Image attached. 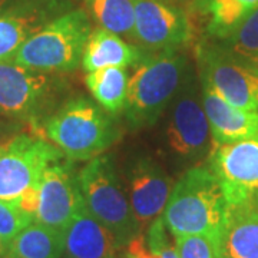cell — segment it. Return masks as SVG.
<instances>
[{
  "label": "cell",
  "instance_id": "6da1fadb",
  "mask_svg": "<svg viewBox=\"0 0 258 258\" xmlns=\"http://www.w3.org/2000/svg\"><path fill=\"white\" fill-rule=\"evenodd\" d=\"M227 201L218 179L210 168H192L174 185L162 220L176 235H203L214 251L221 234Z\"/></svg>",
  "mask_w": 258,
  "mask_h": 258
},
{
  "label": "cell",
  "instance_id": "7a4b0ae2",
  "mask_svg": "<svg viewBox=\"0 0 258 258\" xmlns=\"http://www.w3.org/2000/svg\"><path fill=\"white\" fill-rule=\"evenodd\" d=\"M63 154L45 139L18 134L0 147V200L35 217L39 186L49 166Z\"/></svg>",
  "mask_w": 258,
  "mask_h": 258
},
{
  "label": "cell",
  "instance_id": "3957f363",
  "mask_svg": "<svg viewBox=\"0 0 258 258\" xmlns=\"http://www.w3.org/2000/svg\"><path fill=\"white\" fill-rule=\"evenodd\" d=\"M45 134L64 157L91 161L119 138V131L98 105L85 98L63 103L45 122Z\"/></svg>",
  "mask_w": 258,
  "mask_h": 258
},
{
  "label": "cell",
  "instance_id": "277c9868",
  "mask_svg": "<svg viewBox=\"0 0 258 258\" xmlns=\"http://www.w3.org/2000/svg\"><path fill=\"white\" fill-rule=\"evenodd\" d=\"M91 32V20L85 10L68 12L33 33L12 60L46 74L71 72L82 63Z\"/></svg>",
  "mask_w": 258,
  "mask_h": 258
},
{
  "label": "cell",
  "instance_id": "5b68a950",
  "mask_svg": "<svg viewBox=\"0 0 258 258\" xmlns=\"http://www.w3.org/2000/svg\"><path fill=\"white\" fill-rule=\"evenodd\" d=\"M186 60L175 50L148 56L129 78L125 115L132 128L154 125L175 98L184 79Z\"/></svg>",
  "mask_w": 258,
  "mask_h": 258
},
{
  "label": "cell",
  "instance_id": "8992f818",
  "mask_svg": "<svg viewBox=\"0 0 258 258\" xmlns=\"http://www.w3.org/2000/svg\"><path fill=\"white\" fill-rule=\"evenodd\" d=\"M79 184L86 208L123 247L141 234L129 197L109 155L92 158L83 166L79 171Z\"/></svg>",
  "mask_w": 258,
  "mask_h": 258
},
{
  "label": "cell",
  "instance_id": "52a82bcc",
  "mask_svg": "<svg viewBox=\"0 0 258 258\" xmlns=\"http://www.w3.org/2000/svg\"><path fill=\"white\" fill-rule=\"evenodd\" d=\"M210 171L221 185L227 205H258V135L212 148Z\"/></svg>",
  "mask_w": 258,
  "mask_h": 258
},
{
  "label": "cell",
  "instance_id": "ba28073f",
  "mask_svg": "<svg viewBox=\"0 0 258 258\" xmlns=\"http://www.w3.org/2000/svg\"><path fill=\"white\" fill-rule=\"evenodd\" d=\"M201 79L232 106L258 113V69L232 56L225 47L198 52Z\"/></svg>",
  "mask_w": 258,
  "mask_h": 258
},
{
  "label": "cell",
  "instance_id": "9c48e42d",
  "mask_svg": "<svg viewBox=\"0 0 258 258\" xmlns=\"http://www.w3.org/2000/svg\"><path fill=\"white\" fill-rule=\"evenodd\" d=\"M46 72L0 60V113L13 119H33L46 106L55 83Z\"/></svg>",
  "mask_w": 258,
  "mask_h": 258
},
{
  "label": "cell",
  "instance_id": "30bf717a",
  "mask_svg": "<svg viewBox=\"0 0 258 258\" xmlns=\"http://www.w3.org/2000/svg\"><path fill=\"white\" fill-rule=\"evenodd\" d=\"M83 205L79 174L71 162L59 159L42 176L35 221L63 232Z\"/></svg>",
  "mask_w": 258,
  "mask_h": 258
},
{
  "label": "cell",
  "instance_id": "8fae6325",
  "mask_svg": "<svg viewBox=\"0 0 258 258\" xmlns=\"http://www.w3.org/2000/svg\"><path fill=\"white\" fill-rule=\"evenodd\" d=\"M168 145L182 159H198L210 145L211 129L204 109L203 95L192 82L179 89L174 98L166 126Z\"/></svg>",
  "mask_w": 258,
  "mask_h": 258
},
{
  "label": "cell",
  "instance_id": "7c38bea8",
  "mask_svg": "<svg viewBox=\"0 0 258 258\" xmlns=\"http://www.w3.org/2000/svg\"><path fill=\"white\" fill-rule=\"evenodd\" d=\"M132 39L151 50H175L191 39V25L184 12L161 0H134Z\"/></svg>",
  "mask_w": 258,
  "mask_h": 258
},
{
  "label": "cell",
  "instance_id": "4fadbf2b",
  "mask_svg": "<svg viewBox=\"0 0 258 258\" xmlns=\"http://www.w3.org/2000/svg\"><path fill=\"white\" fill-rule=\"evenodd\" d=\"M172 181L151 158L138 159L129 171V203L141 231L164 214Z\"/></svg>",
  "mask_w": 258,
  "mask_h": 258
},
{
  "label": "cell",
  "instance_id": "5bb4252c",
  "mask_svg": "<svg viewBox=\"0 0 258 258\" xmlns=\"http://www.w3.org/2000/svg\"><path fill=\"white\" fill-rule=\"evenodd\" d=\"M63 258H118L125 248L86 205L63 231Z\"/></svg>",
  "mask_w": 258,
  "mask_h": 258
},
{
  "label": "cell",
  "instance_id": "9a60e30c",
  "mask_svg": "<svg viewBox=\"0 0 258 258\" xmlns=\"http://www.w3.org/2000/svg\"><path fill=\"white\" fill-rule=\"evenodd\" d=\"M201 95H203L204 109L211 129L214 147L257 137V112L244 111L232 106L205 81H203Z\"/></svg>",
  "mask_w": 258,
  "mask_h": 258
},
{
  "label": "cell",
  "instance_id": "2e32d148",
  "mask_svg": "<svg viewBox=\"0 0 258 258\" xmlns=\"http://www.w3.org/2000/svg\"><path fill=\"white\" fill-rule=\"evenodd\" d=\"M215 258H258V205H227Z\"/></svg>",
  "mask_w": 258,
  "mask_h": 258
},
{
  "label": "cell",
  "instance_id": "e0dca14e",
  "mask_svg": "<svg viewBox=\"0 0 258 258\" xmlns=\"http://www.w3.org/2000/svg\"><path fill=\"white\" fill-rule=\"evenodd\" d=\"M138 46L125 42L119 35L98 28L91 32L82 55L83 69L89 74L103 68H128L144 56Z\"/></svg>",
  "mask_w": 258,
  "mask_h": 258
},
{
  "label": "cell",
  "instance_id": "ac0fdd59",
  "mask_svg": "<svg viewBox=\"0 0 258 258\" xmlns=\"http://www.w3.org/2000/svg\"><path fill=\"white\" fill-rule=\"evenodd\" d=\"M45 10L16 6L0 13V60H10L33 33L46 25Z\"/></svg>",
  "mask_w": 258,
  "mask_h": 258
},
{
  "label": "cell",
  "instance_id": "d6986e66",
  "mask_svg": "<svg viewBox=\"0 0 258 258\" xmlns=\"http://www.w3.org/2000/svg\"><path fill=\"white\" fill-rule=\"evenodd\" d=\"M63 232L33 221L10 242L5 258H62Z\"/></svg>",
  "mask_w": 258,
  "mask_h": 258
},
{
  "label": "cell",
  "instance_id": "ffe728a7",
  "mask_svg": "<svg viewBox=\"0 0 258 258\" xmlns=\"http://www.w3.org/2000/svg\"><path fill=\"white\" fill-rule=\"evenodd\" d=\"M85 83L95 101L109 115H118L128 101L129 76L126 68H103L89 72Z\"/></svg>",
  "mask_w": 258,
  "mask_h": 258
},
{
  "label": "cell",
  "instance_id": "44dd1931",
  "mask_svg": "<svg viewBox=\"0 0 258 258\" xmlns=\"http://www.w3.org/2000/svg\"><path fill=\"white\" fill-rule=\"evenodd\" d=\"M85 6L99 28L119 36L132 37L135 26L134 0H85Z\"/></svg>",
  "mask_w": 258,
  "mask_h": 258
},
{
  "label": "cell",
  "instance_id": "7402d4cb",
  "mask_svg": "<svg viewBox=\"0 0 258 258\" xmlns=\"http://www.w3.org/2000/svg\"><path fill=\"white\" fill-rule=\"evenodd\" d=\"M255 9H258V0H212L205 9L211 15L208 32L224 39Z\"/></svg>",
  "mask_w": 258,
  "mask_h": 258
},
{
  "label": "cell",
  "instance_id": "603a6c76",
  "mask_svg": "<svg viewBox=\"0 0 258 258\" xmlns=\"http://www.w3.org/2000/svg\"><path fill=\"white\" fill-rule=\"evenodd\" d=\"M224 40L231 55L258 69V9L242 19Z\"/></svg>",
  "mask_w": 258,
  "mask_h": 258
},
{
  "label": "cell",
  "instance_id": "cb8c5ba5",
  "mask_svg": "<svg viewBox=\"0 0 258 258\" xmlns=\"http://www.w3.org/2000/svg\"><path fill=\"white\" fill-rule=\"evenodd\" d=\"M33 221L35 217L23 211L20 207L0 200V242L6 251L19 232H22Z\"/></svg>",
  "mask_w": 258,
  "mask_h": 258
},
{
  "label": "cell",
  "instance_id": "d4e9b609",
  "mask_svg": "<svg viewBox=\"0 0 258 258\" xmlns=\"http://www.w3.org/2000/svg\"><path fill=\"white\" fill-rule=\"evenodd\" d=\"M168 232L169 231L166 228L162 217H158L147 228L145 240H147L148 248L158 254L161 258H179L175 245L171 244Z\"/></svg>",
  "mask_w": 258,
  "mask_h": 258
},
{
  "label": "cell",
  "instance_id": "484cf974",
  "mask_svg": "<svg viewBox=\"0 0 258 258\" xmlns=\"http://www.w3.org/2000/svg\"><path fill=\"white\" fill-rule=\"evenodd\" d=\"M175 248L179 258H215L211 241L203 235H176Z\"/></svg>",
  "mask_w": 258,
  "mask_h": 258
},
{
  "label": "cell",
  "instance_id": "4316f807",
  "mask_svg": "<svg viewBox=\"0 0 258 258\" xmlns=\"http://www.w3.org/2000/svg\"><path fill=\"white\" fill-rule=\"evenodd\" d=\"M122 258H161L158 254L148 248L145 235L139 234L132 241H129L125 247Z\"/></svg>",
  "mask_w": 258,
  "mask_h": 258
},
{
  "label": "cell",
  "instance_id": "83f0119b",
  "mask_svg": "<svg viewBox=\"0 0 258 258\" xmlns=\"http://www.w3.org/2000/svg\"><path fill=\"white\" fill-rule=\"evenodd\" d=\"M9 119L10 118L0 113V147L3 144H6L10 138H13L15 135H18V134H15L18 131V126L15 123H12Z\"/></svg>",
  "mask_w": 258,
  "mask_h": 258
},
{
  "label": "cell",
  "instance_id": "f1b7e54d",
  "mask_svg": "<svg viewBox=\"0 0 258 258\" xmlns=\"http://www.w3.org/2000/svg\"><path fill=\"white\" fill-rule=\"evenodd\" d=\"M195 2H197V6H198V8H201V9L205 10L208 8V5L211 3L212 0H195Z\"/></svg>",
  "mask_w": 258,
  "mask_h": 258
},
{
  "label": "cell",
  "instance_id": "f546056e",
  "mask_svg": "<svg viewBox=\"0 0 258 258\" xmlns=\"http://www.w3.org/2000/svg\"><path fill=\"white\" fill-rule=\"evenodd\" d=\"M9 0H0V13L3 12V10H6V3H8Z\"/></svg>",
  "mask_w": 258,
  "mask_h": 258
},
{
  "label": "cell",
  "instance_id": "4dcf8cb0",
  "mask_svg": "<svg viewBox=\"0 0 258 258\" xmlns=\"http://www.w3.org/2000/svg\"><path fill=\"white\" fill-rule=\"evenodd\" d=\"M5 255H6V248L2 245V242H0V258H5Z\"/></svg>",
  "mask_w": 258,
  "mask_h": 258
}]
</instances>
